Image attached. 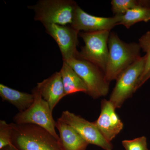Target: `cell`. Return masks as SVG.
Returning a JSON list of instances; mask_svg holds the SVG:
<instances>
[{"instance_id": "cell-6", "label": "cell", "mask_w": 150, "mask_h": 150, "mask_svg": "<svg viewBox=\"0 0 150 150\" xmlns=\"http://www.w3.org/2000/svg\"><path fill=\"white\" fill-rule=\"evenodd\" d=\"M83 81L87 88V94L94 99L106 96L109 89V83L104 73L91 62L73 58L66 62Z\"/></svg>"}, {"instance_id": "cell-15", "label": "cell", "mask_w": 150, "mask_h": 150, "mask_svg": "<svg viewBox=\"0 0 150 150\" xmlns=\"http://www.w3.org/2000/svg\"><path fill=\"white\" fill-rule=\"evenodd\" d=\"M60 72L66 96L79 92L87 93L85 83L67 62H63Z\"/></svg>"}, {"instance_id": "cell-7", "label": "cell", "mask_w": 150, "mask_h": 150, "mask_svg": "<svg viewBox=\"0 0 150 150\" xmlns=\"http://www.w3.org/2000/svg\"><path fill=\"white\" fill-rule=\"evenodd\" d=\"M145 63V56L140 57L124 70L116 79L115 87L109 99L116 109L120 108L137 90L139 81L144 72Z\"/></svg>"}, {"instance_id": "cell-19", "label": "cell", "mask_w": 150, "mask_h": 150, "mask_svg": "<svg viewBox=\"0 0 150 150\" xmlns=\"http://www.w3.org/2000/svg\"><path fill=\"white\" fill-rule=\"evenodd\" d=\"M13 129L11 123L0 121V150L8 146H14L12 144Z\"/></svg>"}, {"instance_id": "cell-12", "label": "cell", "mask_w": 150, "mask_h": 150, "mask_svg": "<svg viewBox=\"0 0 150 150\" xmlns=\"http://www.w3.org/2000/svg\"><path fill=\"white\" fill-rule=\"evenodd\" d=\"M36 87L52 111L60 100L66 96L60 71L54 73L49 77L38 83Z\"/></svg>"}, {"instance_id": "cell-10", "label": "cell", "mask_w": 150, "mask_h": 150, "mask_svg": "<svg viewBox=\"0 0 150 150\" xmlns=\"http://www.w3.org/2000/svg\"><path fill=\"white\" fill-rule=\"evenodd\" d=\"M122 16L116 15L109 18L94 16L87 13L77 5L71 25L79 32L81 30L85 32L110 31L121 21Z\"/></svg>"}, {"instance_id": "cell-8", "label": "cell", "mask_w": 150, "mask_h": 150, "mask_svg": "<svg viewBox=\"0 0 150 150\" xmlns=\"http://www.w3.org/2000/svg\"><path fill=\"white\" fill-rule=\"evenodd\" d=\"M58 119L72 127L89 144L95 145L104 150H113L111 142L103 137L94 122H90L69 110L63 111Z\"/></svg>"}, {"instance_id": "cell-2", "label": "cell", "mask_w": 150, "mask_h": 150, "mask_svg": "<svg viewBox=\"0 0 150 150\" xmlns=\"http://www.w3.org/2000/svg\"><path fill=\"white\" fill-rule=\"evenodd\" d=\"M108 47L109 54L105 76L110 83L141 57V48L139 43L123 42L113 32L110 33Z\"/></svg>"}, {"instance_id": "cell-17", "label": "cell", "mask_w": 150, "mask_h": 150, "mask_svg": "<svg viewBox=\"0 0 150 150\" xmlns=\"http://www.w3.org/2000/svg\"><path fill=\"white\" fill-rule=\"evenodd\" d=\"M146 1L135 0H112L111 2L113 13L123 15L129 10L140 6L146 5Z\"/></svg>"}, {"instance_id": "cell-20", "label": "cell", "mask_w": 150, "mask_h": 150, "mask_svg": "<svg viewBox=\"0 0 150 150\" xmlns=\"http://www.w3.org/2000/svg\"><path fill=\"white\" fill-rule=\"evenodd\" d=\"M122 145L125 150H149L146 138L144 136L133 139L123 140Z\"/></svg>"}, {"instance_id": "cell-3", "label": "cell", "mask_w": 150, "mask_h": 150, "mask_svg": "<svg viewBox=\"0 0 150 150\" xmlns=\"http://www.w3.org/2000/svg\"><path fill=\"white\" fill-rule=\"evenodd\" d=\"M77 5L71 0H40L28 7L34 11V20L43 25H66L72 23Z\"/></svg>"}, {"instance_id": "cell-13", "label": "cell", "mask_w": 150, "mask_h": 150, "mask_svg": "<svg viewBox=\"0 0 150 150\" xmlns=\"http://www.w3.org/2000/svg\"><path fill=\"white\" fill-rule=\"evenodd\" d=\"M56 128L63 150H86L89 144L72 127L57 119Z\"/></svg>"}, {"instance_id": "cell-21", "label": "cell", "mask_w": 150, "mask_h": 150, "mask_svg": "<svg viewBox=\"0 0 150 150\" xmlns=\"http://www.w3.org/2000/svg\"><path fill=\"white\" fill-rule=\"evenodd\" d=\"M150 78V72L149 73V74H148L147 75H146V76L139 83L138 85V86H137V90L142 85L144 84V83L146 81H147L148 80V79H149Z\"/></svg>"}, {"instance_id": "cell-9", "label": "cell", "mask_w": 150, "mask_h": 150, "mask_svg": "<svg viewBox=\"0 0 150 150\" xmlns=\"http://www.w3.org/2000/svg\"><path fill=\"white\" fill-rule=\"evenodd\" d=\"M43 25L46 32L58 44L63 62L78 58L79 52L77 50V46L79 43L78 36L79 32L71 25L46 24Z\"/></svg>"}, {"instance_id": "cell-4", "label": "cell", "mask_w": 150, "mask_h": 150, "mask_svg": "<svg viewBox=\"0 0 150 150\" xmlns=\"http://www.w3.org/2000/svg\"><path fill=\"white\" fill-rule=\"evenodd\" d=\"M31 92L34 95V102L26 110L17 113L14 117V122L17 124H32L40 126L60 142L55 130L56 121L49 105L43 99L36 87Z\"/></svg>"}, {"instance_id": "cell-1", "label": "cell", "mask_w": 150, "mask_h": 150, "mask_svg": "<svg viewBox=\"0 0 150 150\" xmlns=\"http://www.w3.org/2000/svg\"><path fill=\"white\" fill-rule=\"evenodd\" d=\"M11 124L12 142L18 150H63L61 142L42 127L32 124Z\"/></svg>"}, {"instance_id": "cell-11", "label": "cell", "mask_w": 150, "mask_h": 150, "mask_svg": "<svg viewBox=\"0 0 150 150\" xmlns=\"http://www.w3.org/2000/svg\"><path fill=\"white\" fill-rule=\"evenodd\" d=\"M114 105L110 100L101 101V110L99 117L94 121L103 137L111 142L123 130V124L115 111Z\"/></svg>"}, {"instance_id": "cell-22", "label": "cell", "mask_w": 150, "mask_h": 150, "mask_svg": "<svg viewBox=\"0 0 150 150\" xmlns=\"http://www.w3.org/2000/svg\"><path fill=\"white\" fill-rule=\"evenodd\" d=\"M1 150H18L16 147L13 146H8L6 147L3 148Z\"/></svg>"}, {"instance_id": "cell-5", "label": "cell", "mask_w": 150, "mask_h": 150, "mask_svg": "<svg viewBox=\"0 0 150 150\" xmlns=\"http://www.w3.org/2000/svg\"><path fill=\"white\" fill-rule=\"evenodd\" d=\"M85 45L77 59L92 63L104 73L106 69L109 50L108 41L110 35L108 30L79 33Z\"/></svg>"}, {"instance_id": "cell-14", "label": "cell", "mask_w": 150, "mask_h": 150, "mask_svg": "<svg viewBox=\"0 0 150 150\" xmlns=\"http://www.w3.org/2000/svg\"><path fill=\"white\" fill-rule=\"evenodd\" d=\"M0 96L4 101H7L23 112L31 106L34 101L33 94L23 92L0 84Z\"/></svg>"}, {"instance_id": "cell-16", "label": "cell", "mask_w": 150, "mask_h": 150, "mask_svg": "<svg viewBox=\"0 0 150 150\" xmlns=\"http://www.w3.org/2000/svg\"><path fill=\"white\" fill-rule=\"evenodd\" d=\"M150 20V8L148 6H140L129 10L121 16V21L117 24L122 25L127 28L139 22H147Z\"/></svg>"}, {"instance_id": "cell-18", "label": "cell", "mask_w": 150, "mask_h": 150, "mask_svg": "<svg viewBox=\"0 0 150 150\" xmlns=\"http://www.w3.org/2000/svg\"><path fill=\"white\" fill-rule=\"evenodd\" d=\"M139 44L144 52L146 53L145 55L144 69L142 76L139 81L138 85L141 81L146 76V75L150 72V31H148L142 35L139 39Z\"/></svg>"}]
</instances>
